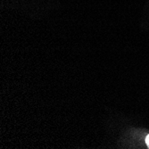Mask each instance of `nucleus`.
I'll return each instance as SVG.
<instances>
[{
  "mask_svg": "<svg viewBox=\"0 0 149 149\" xmlns=\"http://www.w3.org/2000/svg\"><path fill=\"white\" fill-rule=\"evenodd\" d=\"M146 143L149 147V135H148V136H146Z\"/></svg>",
  "mask_w": 149,
  "mask_h": 149,
  "instance_id": "f257e3e1",
  "label": "nucleus"
}]
</instances>
